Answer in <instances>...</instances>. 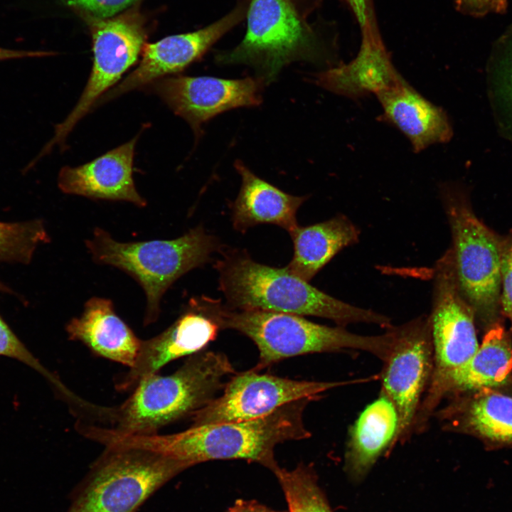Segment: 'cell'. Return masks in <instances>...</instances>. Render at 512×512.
<instances>
[{
	"mask_svg": "<svg viewBox=\"0 0 512 512\" xmlns=\"http://www.w3.org/2000/svg\"><path fill=\"white\" fill-rule=\"evenodd\" d=\"M314 400L290 402L255 420L191 426L168 434H118L114 442L121 447L161 454L180 463L185 469L208 461L245 459L259 463L273 472L279 466L274 453L278 444L311 436L303 414Z\"/></svg>",
	"mask_w": 512,
	"mask_h": 512,
	"instance_id": "6da1fadb",
	"label": "cell"
},
{
	"mask_svg": "<svg viewBox=\"0 0 512 512\" xmlns=\"http://www.w3.org/2000/svg\"><path fill=\"white\" fill-rule=\"evenodd\" d=\"M235 369L228 356L201 351L189 356L174 373L142 380L121 405L105 407L103 423L119 434L149 435L193 415L223 389Z\"/></svg>",
	"mask_w": 512,
	"mask_h": 512,
	"instance_id": "7a4b0ae2",
	"label": "cell"
},
{
	"mask_svg": "<svg viewBox=\"0 0 512 512\" xmlns=\"http://www.w3.org/2000/svg\"><path fill=\"white\" fill-rule=\"evenodd\" d=\"M220 289L230 309L263 310L330 319L345 327L354 323L383 328L389 317L337 299L309 282L277 268L258 263L245 252H232L218 262Z\"/></svg>",
	"mask_w": 512,
	"mask_h": 512,
	"instance_id": "3957f363",
	"label": "cell"
},
{
	"mask_svg": "<svg viewBox=\"0 0 512 512\" xmlns=\"http://www.w3.org/2000/svg\"><path fill=\"white\" fill-rule=\"evenodd\" d=\"M221 329L236 330L251 339L259 351V361L252 368L261 369L282 360L309 353L360 351L382 361L392 342V333L363 336L343 326H328L302 316L263 310L227 309L220 306Z\"/></svg>",
	"mask_w": 512,
	"mask_h": 512,
	"instance_id": "277c9868",
	"label": "cell"
},
{
	"mask_svg": "<svg viewBox=\"0 0 512 512\" xmlns=\"http://www.w3.org/2000/svg\"><path fill=\"white\" fill-rule=\"evenodd\" d=\"M216 240L201 227L174 240L121 242L96 228L85 246L97 263L127 272L146 297L144 324L159 318L161 299L168 288L187 272L204 265L217 248Z\"/></svg>",
	"mask_w": 512,
	"mask_h": 512,
	"instance_id": "5b68a950",
	"label": "cell"
},
{
	"mask_svg": "<svg viewBox=\"0 0 512 512\" xmlns=\"http://www.w3.org/2000/svg\"><path fill=\"white\" fill-rule=\"evenodd\" d=\"M432 308L429 316L433 370L417 414L414 433L422 432L446 396L452 375L475 353L479 342L475 314L457 284L451 247L436 262L432 272Z\"/></svg>",
	"mask_w": 512,
	"mask_h": 512,
	"instance_id": "8992f818",
	"label": "cell"
},
{
	"mask_svg": "<svg viewBox=\"0 0 512 512\" xmlns=\"http://www.w3.org/2000/svg\"><path fill=\"white\" fill-rule=\"evenodd\" d=\"M184 470L155 452L107 446L75 490L66 512H134Z\"/></svg>",
	"mask_w": 512,
	"mask_h": 512,
	"instance_id": "52a82bcc",
	"label": "cell"
},
{
	"mask_svg": "<svg viewBox=\"0 0 512 512\" xmlns=\"http://www.w3.org/2000/svg\"><path fill=\"white\" fill-rule=\"evenodd\" d=\"M439 189L452 236L459 290L475 315L492 316L501 310V263L506 242L477 218L461 189L447 183Z\"/></svg>",
	"mask_w": 512,
	"mask_h": 512,
	"instance_id": "ba28073f",
	"label": "cell"
},
{
	"mask_svg": "<svg viewBox=\"0 0 512 512\" xmlns=\"http://www.w3.org/2000/svg\"><path fill=\"white\" fill-rule=\"evenodd\" d=\"M242 41L217 55L221 64L253 67L265 84L274 80L288 63L314 59L316 38L302 22L290 0H251Z\"/></svg>",
	"mask_w": 512,
	"mask_h": 512,
	"instance_id": "9c48e42d",
	"label": "cell"
},
{
	"mask_svg": "<svg viewBox=\"0 0 512 512\" xmlns=\"http://www.w3.org/2000/svg\"><path fill=\"white\" fill-rule=\"evenodd\" d=\"M388 328L392 342L383 361L380 393L392 402L398 412L396 444L413 433L415 418L432 374L433 351L428 315Z\"/></svg>",
	"mask_w": 512,
	"mask_h": 512,
	"instance_id": "30bf717a",
	"label": "cell"
},
{
	"mask_svg": "<svg viewBox=\"0 0 512 512\" xmlns=\"http://www.w3.org/2000/svg\"><path fill=\"white\" fill-rule=\"evenodd\" d=\"M365 379L322 382L297 380L251 370L233 374L222 394L192 415V426L242 422L267 416L305 398H319L330 389Z\"/></svg>",
	"mask_w": 512,
	"mask_h": 512,
	"instance_id": "8fae6325",
	"label": "cell"
},
{
	"mask_svg": "<svg viewBox=\"0 0 512 512\" xmlns=\"http://www.w3.org/2000/svg\"><path fill=\"white\" fill-rule=\"evenodd\" d=\"M144 40V29L137 17L122 16L95 23L92 30L93 64L88 80L73 110L55 127V134L41 156L55 144L63 142L101 95L135 63Z\"/></svg>",
	"mask_w": 512,
	"mask_h": 512,
	"instance_id": "7c38bea8",
	"label": "cell"
},
{
	"mask_svg": "<svg viewBox=\"0 0 512 512\" xmlns=\"http://www.w3.org/2000/svg\"><path fill=\"white\" fill-rule=\"evenodd\" d=\"M264 85L258 78L223 79L176 75L149 85L198 137L201 126L213 117L231 109L260 105Z\"/></svg>",
	"mask_w": 512,
	"mask_h": 512,
	"instance_id": "4fadbf2b",
	"label": "cell"
},
{
	"mask_svg": "<svg viewBox=\"0 0 512 512\" xmlns=\"http://www.w3.org/2000/svg\"><path fill=\"white\" fill-rule=\"evenodd\" d=\"M217 302L203 297L192 299L189 308L168 329L148 340L142 341L133 366L117 380L119 391L134 390L139 382L157 373L165 365L191 356L214 341L221 329Z\"/></svg>",
	"mask_w": 512,
	"mask_h": 512,
	"instance_id": "5bb4252c",
	"label": "cell"
},
{
	"mask_svg": "<svg viewBox=\"0 0 512 512\" xmlns=\"http://www.w3.org/2000/svg\"><path fill=\"white\" fill-rule=\"evenodd\" d=\"M236 9L209 26L187 33L167 36L144 46L142 58L137 68L98 102L113 99L134 89L178 73L201 57L242 18Z\"/></svg>",
	"mask_w": 512,
	"mask_h": 512,
	"instance_id": "9a60e30c",
	"label": "cell"
},
{
	"mask_svg": "<svg viewBox=\"0 0 512 512\" xmlns=\"http://www.w3.org/2000/svg\"><path fill=\"white\" fill-rule=\"evenodd\" d=\"M138 136L85 164L63 166L58 186L65 193L92 199L124 201L144 207L146 202L132 177Z\"/></svg>",
	"mask_w": 512,
	"mask_h": 512,
	"instance_id": "2e32d148",
	"label": "cell"
},
{
	"mask_svg": "<svg viewBox=\"0 0 512 512\" xmlns=\"http://www.w3.org/2000/svg\"><path fill=\"white\" fill-rule=\"evenodd\" d=\"M360 50L350 63L314 75L318 86L335 94L358 100L377 95L403 78L396 70L378 35L370 26L363 29Z\"/></svg>",
	"mask_w": 512,
	"mask_h": 512,
	"instance_id": "e0dca14e",
	"label": "cell"
},
{
	"mask_svg": "<svg viewBox=\"0 0 512 512\" xmlns=\"http://www.w3.org/2000/svg\"><path fill=\"white\" fill-rule=\"evenodd\" d=\"M383 109L378 118L398 129L414 152L450 141L453 130L445 111L428 101L402 78L376 95Z\"/></svg>",
	"mask_w": 512,
	"mask_h": 512,
	"instance_id": "ac0fdd59",
	"label": "cell"
},
{
	"mask_svg": "<svg viewBox=\"0 0 512 512\" xmlns=\"http://www.w3.org/2000/svg\"><path fill=\"white\" fill-rule=\"evenodd\" d=\"M70 340L80 341L93 353L130 368L137 358L142 340L116 314L112 302L92 297L82 314L66 326Z\"/></svg>",
	"mask_w": 512,
	"mask_h": 512,
	"instance_id": "d6986e66",
	"label": "cell"
},
{
	"mask_svg": "<svg viewBox=\"0 0 512 512\" xmlns=\"http://www.w3.org/2000/svg\"><path fill=\"white\" fill-rule=\"evenodd\" d=\"M234 166L242 184L233 204V224L244 233L258 224H274L290 233L298 226L297 212L306 197L288 194L260 178L240 160Z\"/></svg>",
	"mask_w": 512,
	"mask_h": 512,
	"instance_id": "ffe728a7",
	"label": "cell"
},
{
	"mask_svg": "<svg viewBox=\"0 0 512 512\" xmlns=\"http://www.w3.org/2000/svg\"><path fill=\"white\" fill-rule=\"evenodd\" d=\"M398 425L395 406L380 393L361 412L350 429L345 454L348 472L356 477L367 473L378 459L395 444Z\"/></svg>",
	"mask_w": 512,
	"mask_h": 512,
	"instance_id": "44dd1931",
	"label": "cell"
},
{
	"mask_svg": "<svg viewBox=\"0 0 512 512\" xmlns=\"http://www.w3.org/2000/svg\"><path fill=\"white\" fill-rule=\"evenodd\" d=\"M294 255L286 266L293 274L309 282L338 252L359 240L360 231L344 215L289 233Z\"/></svg>",
	"mask_w": 512,
	"mask_h": 512,
	"instance_id": "7402d4cb",
	"label": "cell"
},
{
	"mask_svg": "<svg viewBox=\"0 0 512 512\" xmlns=\"http://www.w3.org/2000/svg\"><path fill=\"white\" fill-rule=\"evenodd\" d=\"M512 370V348L501 326L491 329L472 357L449 378L450 393L482 391L504 385Z\"/></svg>",
	"mask_w": 512,
	"mask_h": 512,
	"instance_id": "603a6c76",
	"label": "cell"
},
{
	"mask_svg": "<svg viewBox=\"0 0 512 512\" xmlns=\"http://www.w3.org/2000/svg\"><path fill=\"white\" fill-rule=\"evenodd\" d=\"M463 410L459 421L463 427L493 442L512 443V397L482 393Z\"/></svg>",
	"mask_w": 512,
	"mask_h": 512,
	"instance_id": "cb8c5ba5",
	"label": "cell"
},
{
	"mask_svg": "<svg viewBox=\"0 0 512 512\" xmlns=\"http://www.w3.org/2000/svg\"><path fill=\"white\" fill-rule=\"evenodd\" d=\"M273 473L284 491L289 512H331L311 466L300 464L287 470L279 466Z\"/></svg>",
	"mask_w": 512,
	"mask_h": 512,
	"instance_id": "d4e9b609",
	"label": "cell"
},
{
	"mask_svg": "<svg viewBox=\"0 0 512 512\" xmlns=\"http://www.w3.org/2000/svg\"><path fill=\"white\" fill-rule=\"evenodd\" d=\"M50 240L40 220L0 222V262L28 264L37 247Z\"/></svg>",
	"mask_w": 512,
	"mask_h": 512,
	"instance_id": "484cf974",
	"label": "cell"
},
{
	"mask_svg": "<svg viewBox=\"0 0 512 512\" xmlns=\"http://www.w3.org/2000/svg\"><path fill=\"white\" fill-rule=\"evenodd\" d=\"M0 356L15 359L41 373L66 400L74 393L45 368L15 334L0 314Z\"/></svg>",
	"mask_w": 512,
	"mask_h": 512,
	"instance_id": "4316f807",
	"label": "cell"
},
{
	"mask_svg": "<svg viewBox=\"0 0 512 512\" xmlns=\"http://www.w3.org/2000/svg\"><path fill=\"white\" fill-rule=\"evenodd\" d=\"M493 51L494 61L506 74V92L512 102V24L497 39Z\"/></svg>",
	"mask_w": 512,
	"mask_h": 512,
	"instance_id": "83f0119b",
	"label": "cell"
},
{
	"mask_svg": "<svg viewBox=\"0 0 512 512\" xmlns=\"http://www.w3.org/2000/svg\"><path fill=\"white\" fill-rule=\"evenodd\" d=\"M65 4L97 18L111 16L137 0H63Z\"/></svg>",
	"mask_w": 512,
	"mask_h": 512,
	"instance_id": "f1b7e54d",
	"label": "cell"
},
{
	"mask_svg": "<svg viewBox=\"0 0 512 512\" xmlns=\"http://www.w3.org/2000/svg\"><path fill=\"white\" fill-rule=\"evenodd\" d=\"M500 308L512 321V243L508 242L502 257Z\"/></svg>",
	"mask_w": 512,
	"mask_h": 512,
	"instance_id": "f546056e",
	"label": "cell"
},
{
	"mask_svg": "<svg viewBox=\"0 0 512 512\" xmlns=\"http://www.w3.org/2000/svg\"><path fill=\"white\" fill-rule=\"evenodd\" d=\"M458 9L473 17L503 14L507 11L508 0H454Z\"/></svg>",
	"mask_w": 512,
	"mask_h": 512,
	"instance_id": "4dcf8cb0",
	"label": "cell"
},
{
	"mask_svg": "<svg viewBox=\"0 0 512 512\" xmlns=\"http://www.w3.org/2000/svg\"><path fill=\"white\" fill-rule=\"evenodd\" d=\"M362 29L370 26L368 0H346Z\"/></svg>",
	"mask_w": 512,
	"mask_h": 512,
	"instance_id": "1f68e13d",
	"label": "cell"
},
{
	"mask_svg": "<svg viewBox=\"0 0 512 512\" xmlns=\"http://www.w3.org/2000/svg\"><path fill=\"white\" fill-rule=\"evenodd\" d=\"M227 512H280L272 510L255 501L239 499Z\"/></svg>",
	"mask_w": 512,
	"mask_h": 512,
	"instance_id": "d6a6232c",
	"label": "cell"
},
{
	"mask_svg": "<svg viewBox=\"0 0 512 512\" xmlns=\"http://www.w3.org/2000/svg\"><path fill=\"white\" fill-rule=\"evenodd\" d=\"M44 53L39 52L26 51V50H10L0 47V60L13 59V58H21L26 57L39 56Z\"/></svg>",
	"mask_w": 512,
	"mask_h": 512,
	"instance_id": "836d02e7",
	"label": "cell"
}]
</instances>
